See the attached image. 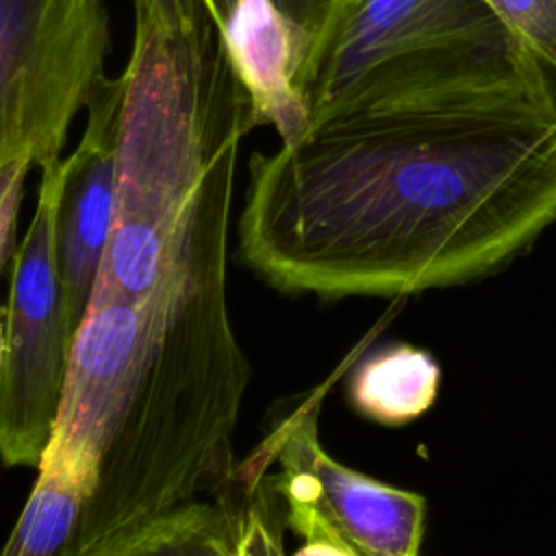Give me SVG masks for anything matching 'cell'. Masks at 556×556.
<instances>
[{"label": "cell", "instance_id": "6da1fadb", "mask_svg": "<svg viewBox=\"0 0 556 556\" xmlns=\"http://www.w3.org/2000/svg\"><path fill=\"white\" fill-rule=\"evenodd\" d=\"M237 224L269 285L404 295L486 276L556 222L549 76L410 96L254 152Z\"/></svg>", "mask_w": 556, "mask_h": 556}, {"label": "cell", "instance_id": "7a4b0ae2", "mask_svg": "<svg viewBox=\"0 0 556 556\" xmlns=\"http://www.w3.org/2000/svg\"><path fill=\"white\" fill-rule=\"evenodd\" d=\"M230 211L232 204L213 211L178 261L159 339L100 458L67 556H83L198 491H219L235 476L232 434L250 363L226 300Z\"/></svg>", "mask_w": 556, "mask_h": 556}, {"label": "cell", "instance_id": "3957f363", "mask_svg": "<svg viewBox=\"0 0 556 556\" xmlns=\"http://www.w3.org/2000/svg\"><path fill=\"white\" fill-rule=\"evenodd\" d=\"M545 76L484 0H358L302 93L313 130L410 96Z\"/></svg>", "mask_w": 556, "mask_h": 556}, {"label": "cell", "instance_id": "277c9868", "mask_svg": "<svg viewBox=\"0 0 556 556\" xmlns=\"http://www.w3.org/2000/svg\"><path fill=\"white\" fill-rule=\"evenodd\" d=\"M104 0H0V169L59 165L74 117L109 76Z\"/></svg>", "mask_w": 556, "mask_h": 556}, {"label": "cell", "instance_id": "5b68a950", "mask_svg": "<svg viewBox=\"0 0 556 556\" xmlns=\"http://www.w3.org/2000/svg\"><path fill=\"white\" fill-rule=\"evenodd\" d=\"M61 163L41 172L35 211L13 261L0 371V460L7 467H39L76 334L54 252Z\"/></svg>", "mask_w": 556, "mask_h": 556}, {"label": "cell", "instance_id": "8992f818", "mask_svg": "<svg viewBox=\"0 0 556 556\" xmlns=\"http://www.w3.org/2000/svg\"><path fill=\"white\" fill-rule=\"evenodd\" d=\"M319 400L315 391L263 441L280 467L269 484L285 500V521L350 556H419L426 500L334 460L319 443Z\"/></svg>", "mask_w": 556, "mask_h": 556}, {"label": "cell", "instance_id": "52a82bcc", "mask_svg": "<svg viewBox=\"0 0 556 556\" xmlns=\"http://www.w3.org/2000/svg\"><path fill=\"white\" fill-rule=\"evenodd\" d=\"M174 282V280H172ZM172 285L148 302H91L72 343L50 441L98 460L115 439L159 339Z\"/></svg>", "mask_w": 556, "mask_h": 556}, {"label": "cell", "instance_id": "ba28073f", "mask_svg": "<svg viewBox=\"0 0 556 556\" xmlns=\"http://www.w3.org/2000/svg\"><path fill=\"white\" fill-rule=\"evenodd\" d=\"M119 100L122 74L106 76L87 106L80 143L61 163L54 252L74 332L89 308L113 232Z\"/></svg>", "mask_w": 556, "mask_h": 556}, {"label": "cell", "instance_id": "9c48e42d", "mask_svg": "<svg viewBox=\"0 0 556 556\" xmlns=\"http://www.w3.org/2000/svg\"><path fill=\"white\" fill-rule=\"evenodd\" d=\"M219 30L261 124H271L287 146L300 141L308 130L302 93L313 59L308 37L271 0H235Z\"/></svg>", "mask_w": 556, "mask_h": 556}, {"label": "cell", "instance_id": "30bf717a", "mask_svg": "<svg viewBox=\"0 0 556 556\" xmlns=\"http://www.w3.org/2000/svg\"><path fill=\"white\" fill-rule=\"evenodd\" d=\"M245 489L232 476L215 500H189L130 530H124L83 556H241Z\"/></svg>", "mask_w": 556, "mask_h": 556}, {"label": "cell", "instance_id": "8fae6325", "mask_svg": "<svg viewBox=\"0 0 556 556\" xmlns=\"http://www.w3.org/2000/svg\"><path fill=\"white\" fill-rule=\"evenodd\" d=\"M439 384L441 367L430 352L410 343H391L356 363L348 395L367 419L404 426L432 408Z\"/></svg>", "mask_w": 556, "mask_h": 556}, {"label": "cell", "instance_id": "7c38bea8", "mask_svg": "<svg viewBox=\"0 0 556 556\" xmlns=\"http://www.w3.org/2000/svg\"><path fill=\"white\" fill-rule=\"evenodd\" d=\"M528 52L556 74V0H484Z\"/></svg>", "mask_w": 556, "mask_h": 556}, {"label": "cell", "instance_id": "4fadbf2b", "mask_svg": "<svg viewBox=\"0 0 556 556\" xmlns=\"http://www.w3.org/2000/svg\"><path fill=\"white\" fill-rule=\"evenodd\" d=\"M204 2L213 20L217 22V26L228 17V13L235 7V0H204ZM271 2L308 37L313 46V59H311V65H313L319 52L334 37V33L341 28V24L345 22V17L350 15V11L356 7L358 0H271Z\"/></svg>", "mask_w": 556, "mask_h": 556}, {"label": "cell", "instance_id": "5bb4252c", "mask_svg": "<svg viewBox=\"0 0 556 556\" xmlns=\"http://www.w3.org/2000/svg\"><path fill=\"white\" fill-rule=\"evenodd\" d=\"M282 532V519L276 506V491L265 473L245 482V513L239 541L241 556H269L271 539Z\"/></svg>", "mask_w": 556, "mask_h": 556}, {"label": "cell", "instance_id": "9a60e30c", "mask_svg": "<svg viewBox=\"0 0 556 556\" xmlns=\"http://www.w3.org/2000/svg\"><path fill=\"white\" fill-rule=\"evenodd\" d=\"M30 169L33 167L28 163H13L0 169V274L9 261V254L13 252L17 215Z\"/></svg>", "mask_w": 556, "mask_h": 556}, {"label": "cell", "instance_id": "2e32d148", "mask_svg": "<svg viewBox=\"0 0 556 556\" xmlns=\"http://www.w3.org/2000/svg\"><path fill=\"white\" fill-rule=\"evenodd\" d=\"M293 556H350V554L324 541H304V545Z\"/></svg>", "mask_w": 556, "mask_h": 556}, {"label": "cell", "instance_id": "e0dca14e", "mask_svg": "<svg viewBox=\"0 0 556 556\" xmlns=\"http://www.w3.org/2000/svg\"><path fill=\"white\" fill-rule=\"evenodd\" d=\"M4 352H7V311L0 308V371L4 365Z\"/></svg>", "mask_w": 556, "mask_h": 556}]
</instances>
